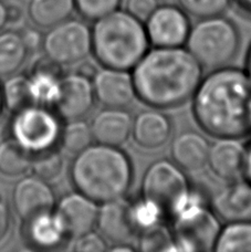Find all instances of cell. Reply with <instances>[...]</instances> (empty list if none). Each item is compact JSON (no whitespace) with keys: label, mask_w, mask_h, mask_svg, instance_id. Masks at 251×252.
Instances as JSON below:
<instances>
[{"label":"cell","mask_w":251,"mask_h":252,"mask_svg":"<svg viewBox=\"0 0 251 252\" xmlns=\"http://www.w3.org/2000/svg\"><path fill=\"white\" fill-rule=\"evenodd\" d=\"M94 141L91 126L82 119L68 121L62 126L59 144L64 152L70 155H77L84 151Z\"/></svg>","instance_id":"obj_28"},{"label":"cell","mask_w":251,"mask_h":252,"mask_svg":"<svg viewBox=\"0 0 251 252\" xmlns=\"http://www.w3.org/2000/svg\"><path fill=\"white\" fill-rule=\"evenodd\" d=\"M96 227L110 246L131 245L138 235L132 217V201L122 197L103 202L98 206Z\"/></svg>","instance_id":"obj_13"},{"label":"cell","mask_w":251,"mask_h":252,"mask_svg":"<svg viewBox=\"0 0 251 252\" xmlns=\"http://www.w3.org/2000/svg\"><path fill=\"white\" fill-rule=\"evenodd\" d=\"M144 26L150 44L156 48L185 46L191 28L185 10L170 3L159 4Z\"/></svg>","instance_id":"obj_10"},{"label":"cell","mask_w":251,"mask_h":252,"mask_svg":"<svg viewBox=\"0 0 251 252\" xmlns=\"http://www.w3.org/2000/svg\"><path fill=\"white\" fill-rule=\"evenodd\" d=\"M74 11V0H29L27 9L31 22L41 29L70 19Z\"/></svg>","instance_id":"obj_23"},{"label":"cell","mask_w":251,"mask_h":252,"mask_svg":"<svg viewBox=\"0 0 251 252\" xmlns=\"http://www.w3.org/2000/svg\"><path fill=\"white\" fill-rule=\"evenodd\" d=\"M172 122L158 109L143 111L133 119L132 136L138 146L156 150L167 143L172 135Z\"/></svg>","instance_id":"obj_19"},{"label":"cell","mask_w":251,"mask_h":252,"mask_svg":"<svg viewBox=\"0 0 251 252\" xmlns=\"http://www.w3.org/2000/svg\"><path fill=\"white\" fill-rule=\"evenodd\" d=\"M63 167V155L57 147H55L33 155L30 170L34 176L50 184L60 177Z\"/></svg>","instance_id":"obj_30"},{"label":"cell","mask_w":251,"mask_h":252,"mask_svg":"<svg viewBox=\"0 0 251 252\" xmlns=\"http://www.w3.org/2000/svg\"><path fill=\"white\" fill-rule=\"evenodd\" d=\"M212 208L227 222L251 219V184L240 178L228 182L215 192Z\"/></svg>","instance_id":"obj_16"},{"label":"cell","mask_w":251,"mask_h":252,"mask_svg":"<svg viewBox=\"0 0 251 252\" xmlns=\"http://www.w3.org/2000/svg\"><path fill=\"white\" fill-rule=\"evenodd\" d=\"M22 40L28 49L29 53L35 51L39 47L42 46V37L38 30L35 29H26L25 31L20 32Z\"/></svg>","instance_id":"obj_37"},{"label":"cell","mask_w":251,"mask_h":252,"mask_svg":"<svg viewBox=\"0 0 251 252\" xmlns=\"http://www.w3.org/2000/svg\"><path fill=\"white\" fill-rule=\"evenodd\" d=\"M9 129L13 139L35 155L57 147L62 125L51 107L31 104L13 113Z\"/></svg>","instance_id":"obj_8"},{"label":"cell","mask_w":251,"mask_h":252,"mask_svg":"<svg viewBox=\"0 0 251 252\" xmlns=\"http://www.w3.org/2000/svg\"><path fill=\"white\" fill-rule=\"evenodd\" d=\"M136 238V249L143 252L177 251L172 230L163 222L140 231Z\"/></svg>","instance_id":"obj_29"},{"label":"cell","mask_w":251,"mask_h":252,"mask_svg":"<svg viewBox=\"0 0 251 252\" xmlns=\"http://www.w3.org/2000/svg\"><path fill=\"white\" fill-rule=\"evenodd\" d=\"M159 6L158 0H126L125 10L142 22H145Z\"/></svg>","instance_id":"obj_35"},{"label":"cell","mask_w":251,"mask_h":252,"mask_svg":"<svg viewBox=\"0 0 251 252\" xmlns=\"http://www.w3.org/2000/svg\"><path fill=\"white\" fill-rule=\"evenodd\" d=\"M192 114L216 138L251 135V78L247 71L223 66L201 79L192 95Z\"/></svg>","instance_id":"obj_1"},{"label":"cell","mask_w":251,"mask_h":252,"mask_svg":"<svg viewBox=\"0 0 251 252\" xmlns=\"http://www.w3.org/2000/svg\"><path fill=\"white\" fill-rule=\"evenodd\" d=\"M33 155L12 137L0 142V175L22 177L31 169Z\"/></svg>","instance_id":"obj_25"},{"label":"cell","mask_w":251,"mask_h":252,"mask_svg":"<svg viewBox=\"0 0 251 252\" xmlns=\"http://www.w3.org/2000/svg\"><path fill=\"white\" fill-rule=\"evenodd\" d=\"M132 217L138 232L162 223L165 219L163 211L143 196L138 200L132 201Z\"/></svg>","instance_id":"obj_31"},{"label":"cell","mask_w":251,"mask_h":252,"mask_svg":"<svg viewBox=\"0 0 251 252\" xmlns=\"http://www.w3.org/2000/svg\"><path fill=\"white\" fill-rule=\"evenodd\" d=\"M1 92L4 109L12 114L32 104L28 75L15 73L8 76L1 84Z\"/></svg>","instance_id":"obj_27"},{"label":"cell","mask_w":251,"mask_h":252,"mask_svg":"<svg viewBox=\"0 0 251 252\" xmlns=\"http://www.w3.org/2000/svg\"><path fill=\"white\" fill-rule=\"evenodd\" d=\"M132 74L138 100L167 110L192 97L203 79V66L186 48L154 47L133 67Z\"/></svg>","instance_id":"obj_2"},{"label":"cell","mask_w":251,"mask_h":252,"mask_svg":"<svg viewBox=\"0 0 251 252\" xmlns=\"http://www.w3.org/2000/svg\"><path fill=\"white\" fill-rule=\"evenodd\" d=\"M178 3L188 16L201 19L222 15L230 7L232 0H178Z\"/></svg>","instance_id":"obj_32"},{"label":"cell","mask_w":251,"mask_h":252,"mask_svg":"<svg viewBox=\"0 0 251 252\" xmlns=\"http://www.w3.org/2000/svg\"><path fill=\"white\" fill-rule=\"evenodd\" d=\"M92 55L102 66L133 70L149 51L144 22L126 10L113 11L93 22Z\"/></svg>","instance_id":"obj_4"},{"label":"cell","mask_w":251,"mask_h":252,"mask_svg":"<svg viewBox=\"0 0 251 252\" xmlns=\"http://www.w3.org/2000/svg\"><path fill=\"white\" fill-rule=\"evenodd\" d=\"M41 47L46 58L58 65L79 64L92 55L91 28L82 20L70 18L49 29Z\"/></svg>","instance_id":"obj_9"},{"label":"cell","mask_w":251,"mask_h":252,"mask_svg":"<svg viewBox=\"0 0 251 252\" xmlns=\"http://www.w3.org/2000/svg\"><path fill=\"white\" fill-rule=\"evenodd\" d=\"M133 164L120 147L96 143L74 156L70 179L74 189L97 204L125 197L133 183Z\"/></svg>","instance_id":"obj_3"},{"label":"cell","mask_w":251,"mask_h":252,"mask_svg":"<svg viewBox=\"0 0 251 252\" xmlns=\"http://www.w3.org/2000/svg\"><path fill=\"white\" fill-rule=\"evenodd\" d=\"M244 177L246 181L251 184V143L246 150V158H245V167H244Z\"/></svg>","instance_id":"obj_40"},{"label":"cell","mask_w":251,"mask_h":252,"mask_svg":"<svg viewBox=\"0 0 251 252\" xmlns=\"http://www.w3.org/2000/svg\"><path fill=\"white\" fill-rule=\"evenodd\" d=\"M95 102L92 79L82 73L62 75L58 101L53 106L61 120L83 119L92 110Z\"/></svg>","instance_id":"obj_11"},{"label":"cell","mask_w":251,"mask_h":252,"mask_svg":"<svg viewBox=\"0 0 251 252\" xmlns=\"http://www.w3.org/2000/svg\"><path fill=\"white\" fill-rule=\"evenodd\" d=\"M90 126L96 143L120 147L132 135L133 118L126 109L105 107L94 116Z\"/></svg>","instance_id":"obj_18"},{"label":"cell","mask_w":251,"mask_h":252,"mask_svg":"<svg viewBox=\"0 0 251 252\" xmlns=\"http://www.w3.org/2000/svg\"><path fill=\"white\" fill-rule=\"evenodd\" d=\"M12 208L22 221L55 209L56 195L49 183L34 175L22 176L11 193Z\"/></svg>","instance_id":"obj_15"},{"label":"cell","mask_w":251,"mask_h":252,"mask_svg":"<svg viewBox=\"0 0 251 252\" xmlns=\"http://www.w3.org/2000/svg\"><path fill=\"white\" fill-rule=\"evenodd\" d=\"M219 252H251V219L228 222L215 247Z\"/></svg>","instance_id":"obj_26"},{"label":"cell","mask_w":251,"mask_h":252,"mask_svg":"<svg viewBox=\"0 0 251 252\" xmlns=\"http://www.w3.org/2000/svg\"><path fill=\"white\" fill-rule=\"evenodd\" d=\"M122 0H74L75 11L84 20L94 22L121 7Z\"/></svg>","instance_id":"obj_33"},{"label":"cell","mask_w":251,"mask_h":252,"mask_svg":"<svg viewBox=\"0 0 251 252\" xmlns=\"http://www.w3.org/2000/svg\"><path fill=\"white\" fill-rule=\"evenodd\" d=\"M246 147L238 138H217L209 148L207 165L222 181H235L244 176Z\"/></svg>","instance_id":"obj_17"},{"label":"cell","mask_w":251,"mask_h":252,"mask_svg":"<svg viewBox=\"0 0 251 252\" xmlns=\"http://www.w3.org/2000/svg\"><path fill=\"white\" fill-rule=\"evenodd\" d=\"M53 211L63 226L69 240H74L96 227L98 204L77 190L61 197Z\"/></svg>","instance_id":"obj_14"},{"label":"cell","mask_w":251,"mask_h":252,"mask_svg":"<svg viewBox=\"0 0 251 252\" xmlns=\"http://www.w3.org/2000/svg\"><path fill=\"white\" fill-rule=\"evenodd\" d=\"M4 110V104H3V100H2V92H1V84H0V118L3 113Z\"/></svg>","instance_id":"obj_43"},{"label":"cell","mask_w":251,"mask_h":252,"mask_svg":"<svg viewBox=\"0 0 251 252\" xmlns=\"http://www.w3.org/2000/svg\"><path fill=\"white\" fill-rule=\"evenodd\" d=\"M173 220L172 230L177 251L207 252L215 251L221 231L219 217L213 208L200 199L194 189L190 200Z\"/></svg>","instance_id":"obj_6"},{"label":"cell","mask_w":251,"mask_h":252,"mask_svg":"<svg viewBox=\"0 0 251 252\" xmlns=\"http://www.w3.org/2000/svg\"><path fill=\"white\" fill-rule=\"evenodd\" d=\"M232 3L244 16L251 19V0H232Z\"/></svg>","instance_id":"obj_39"},{"label":"cell","mask_w":251,"mask_h":252,"mask_svg":"<svg viewBox=\"0 0 251 252\" xmlns=\"http://www.w3.org/2000/svg\"><path fill=\"white\" fill-rule=\"evenodd\" d=\"M240 34L236 24L222 15L201 18L191 26L186 49L203 67L220 69L238 55Z\"/></svg>","instance_id":"obj_5"},{"label":"cell","mask_w":251,"mask_h":252,"mask_svg":"<svg viewBox=\"0 0 251 252\" xmlns=\"http://www.w3.org/2000/svg\"><path fill=\"white\" fill-rule=\"evenodd\" d=\"M72 250L75 252H104L109 250V246L100 232L91 230L75 238Z\"/></svg>","instance_id":"obj_34"},{"label":"cell","mask_w":251,"mask_h":252,"mask_svg":"<svg viewBox=\"0 0 251 252\" xmlns=\"http://www.w3.org/2000/svg\"><path fill=\"white\" fill-rule=\"evenodd\" d=\"M60 67V65L46 58V60L38 63L28 75L32 104L53 109L60 94L62 78Z\"/></svg>","instance_id":"obj_22"},{"label":"cell","mask_w":251,"mask_h":252,"mask_svg":"<svg viewBox=\"0 0 251 252\" xmlns=\"http://www.w3.org/2000/svg\"><path fill=\"white\" fill-rule=\"evenodd\" d=\"M192 188L185 170L173 160L159 159L145 170L142 196L158 207L165 218H174L189 204Z\"/></svg>","instance_id":"obj_7"},{"label":"cell","mask_w":251,"mask_h":252,"mask_svg":"<svg viewBox=\"0 0 251 252\" xmlns=\"http://www.w3.org/2000/svg\"><path fill=\"white\" fill-rule=\"evenodd\" d=\"M92 83L95 101L104 107L126 109L137 98L129 70L102 66L92 76Z\"/></svg>","instance_id":"obj_12"},{"label":"cell","mask_w":251,"mask_h":252,"mask_svg":"<svg viewBox=\"0 0 251 252\" xmlns=\"http://www.w3.org/2000/svg\"><path fill=\"white\" fill-rule=\"evenodd\" d=\"M210 144L195 130H185L173 139L170 155L173 161L187 172H196L207 165Z\"/></svg>","instance_id":"obj_21"},{"label":"cell","mask_w":251,"mask_h":252,"mask_svg":"<svg viewBox=\"0 0 251 252\" xmlns=\"http://www.w3.org/2000/svg\"><path fill=\"white\" fill-rule=\"evenodd\" d=\"M247 73L249 74V76L251 78V47L249 49V52H248V56H247Z\"/></svg>","instance_id":"obj_42"},{"label":"cell","mask_w":251,"mask_h":252,"mask_svg":"<svg viewBox=\"0 0 251 252\" xmlns=\"http://www.w3.org/2000/svg\"><path fill=\"white\" fill-rule=\"evenodd\" d=\"M7 26V4L0 0V31Z\"/></svg>","instance_id":"obj_41"},{"label":"cell","mask_w":251,"mask_h":252,"mask_svg":"<svg viewBox=\"0 0 251 252\" xmlns=\"http://www.w3.org/2000/svg\"><path fill=\"white\" fill-rule=\"evenodd\" d=\"M12 228V215L8 204L0 198V245L7 240Z\"/></svg>","instance_id":"obj_36"},{"label":"cell","mask_w":251,"mask_h":252,"mask_svg":"<svg viewBox=\"0 0 251 252\" xmlns=\"http://www.w3.org/2000/svg\"><path fill=\"white\" fill-rule=\"evenodd\" d=\"M24 235L28 245L38 250H53L69 240L55 211L34 216L24 221Z\"/></svg>","instance_id":"obj_20"},{"label":"cell","mask_w":251,"mask_h":252,"mask_svg":"<svg viewBox=\"0 0 251 252\" xmlns=\"http://www.w3.org/2000/svg\"><path fill=\"white\" fill-rule=\"evenodd\" d=\"M29 55L20 32L0 31V78L17 73Z\"/></svg>","instance_id":"obj_24"},{"label":"cell","mask_w":251,"mask_h":252,"mask_svg":"<svg viewBox=\"0 0 251 252\" xmlns=\"http://www.w3.org/2000/svg\"><path fill=\"white\" fill-rule=\"evenodd\" d=\"M24 12L21 8L17 4H11L10 7L7 6V25L9 24H19L22 20Z\"/></svg>","instance_id":"obj_38"}]
</instances>
